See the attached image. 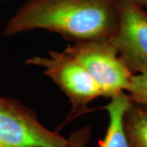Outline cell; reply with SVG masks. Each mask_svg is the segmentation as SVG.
<instances>
[{"label": "cell", "instance_id": "6da1fadb", "mask_svg": "<svg viewBox=\"0 0 147 147\" xmlns=\"http://www.w3.org/2000/svg\"><path fill=\"white\" fill-rule=\"evenodd\" d=\"M119 18V0H25L7 22L3 34L34 30L74 41L110 38Z\"/></svg>", "mask_w": 147, "mask_h": 147}, {"label": "cell", "instance_id": "7a4b0ae2", "mask_svg": "<svg viewBox=\"0 0 147 147\" xmlns=\"http://www.w3.org/2000/svg\"><path fill=\"white\" fill-rule=\"evenodd\" d=\"M25 63L42 69V72L68 97L71 110L61 127L78 117L89 113L88 104L99 96L102 91L92 77L69 54L62 51H50L48 57H34Z\"/></svg>", "mask_w": 147, "mask_h": 147}, {"label": "cell", "instance_id": "3957f363", "mask_svg": "<svg viewBox=\"0 0 147 147\" xmlns=\"http://www.w3.org/2000/svg\"><path fill=\"white\" fill-rule=\"evenodd\" d=\"M64 51L88 72L99 85L104 97L110 99L127 92L133 74L110 38L74 41Z\"/></svg>", "mask_w": 147, "mask_h": 147}, {"label": "cell", "instance_id": "277c9868", "mask_svg": "<svg viewBox=\"0 0 147 147\" xmlns=\"http://www.w3.org/2000/svg\"><path fill=\"white\" fill-rule=\"evenodd\" d=\"M0 147H74L69 139L44 127L34 110L0 96Z\"/></svg>", "mask_w": 147, "mask_h": 147}, {"label": "cell", "instance_id": "5b68a950", "mask_svg": "<svg viewBox=\"0 0 147 147\" xmlns=\"http://www.w3.org/2000/svg\"><path fill=\"white\" fill-rule=\"evenodd\" d=\"M121 60L132 74L147 72V11L127 0H119V18L110 38Z\"/></svg>", "mask_w": 147, "mask_h": 147}, {"label": "cell", "instance_id": "8992f818", "mask_svg": "<svg viewBox=\"0 0 147 147\" xmlns=\"http://www.w3.org/2000/svg\"><path fill=\"white\" fill-rule=\"evenodd\" d=\"M131 100L127 92H122L111 97L110 101L101 107L107 111L109 124L105 138L99 147H131L127 137L123 117ZM91 127H85L74 132L69 137L74 147H86L89 142Z\"/></svg>", "mask_w": 147, "mask_h": 147}, {"label": "cell", "instance_id": "52a82bcc", "mask_svg": "<svg viewBox=\"0 0 147 147\" xmlns=\"http://www.w3.org/2000/svg\"><path fill=\"white\" fill-rule=\"evenodd\" d=\"M131 147H147V105L131 101L123 117Z\"/></svg>", "mask_w": 147, "mask_h": 147}, {"label": "cell", "instance_id": "ba28073f", "mask_svg": "<svg viewBox=\"0 0 147 147\" xmlns=\"http://www.w3.org/2000/svg\"><path fill=\"white\" fill-rule=\"evenodd\" d=\"M127 93L132 102L147 105V72L132 75Z\"/></svg>", "mask_w": 147, "mask_h": 147}, {"label": "cell", "instance_id": "9c48e42d", "mask_svg": "<svg viewBox=\"0 0 147 147\" xmlns=\"http://www.w3.org/2000/svg\"><path fill=\"white\" fill-rule=\"evenodd\" d=\"M127 1H130L132 3H135L138 5L142 6L144 8H147V0H127Z\"/></svg>", "mask_w": 147, "mask_h": 147}, {"label": "cell", "instance_id": "30bf717a", "mask_svg": "<svg viewBox=\"0 0 147 147\" xmlns=\"http://www.w3.org/2000/svg\"><path fill=\"white\" fill-rule=\"evenodd\" d=\"M0 1H2V0H0Z\"/></svg>", "mask_w": 147, "mask_h": 147}]
</instances>
